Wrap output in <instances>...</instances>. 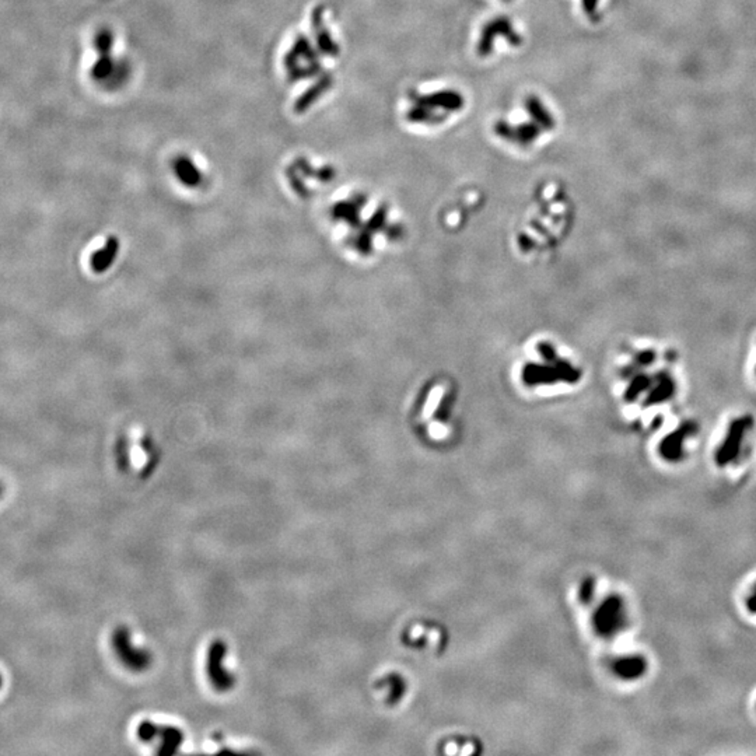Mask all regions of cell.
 <instances>
[{
  "label": "cell",
  "instance_id": "4",
  "mask_svg": "<svg viewBox=\"0 0 756 756\" xmlns=\"http://www.w3.org/2000/svg\"><path fill=\"white\" fill-rule=\"evenodd\" d=\"M699 425L695 421H685L672 433L665 436L660 446L658 453L667 462H679L685 458V440L696 436Z\"/></svg>",
  "mask_w": 756,
  "mask_h": 756
},
{
  "label": "cell",
  "instance_id": "7",
  "mask_svg": "<svg viewBox=\"0 0 756 756\" xmlns=\"http://www.w3.org/2000/svg\"><path fill=\"white\" fill-rule=\"evenodd\" d=\"M600 622H601V630L608 635L615 633L622 628L625 622V614H623V604L621 598L611 597L605 603V605L601 610Z\"/></svg>",
  "mask_w": 756,
  "mask_h": 756
},
{
  "label": "cell",
  "instance_id": "12",
  "mask_svg": "<svg viewBox=\"0 0 756 756\" xmlns=\"http://www.w3.org/2000/svg\"><path fill=\"white\" fill-rule=\"evenodd\" d=\"M597 8V0H584V9L589 13H593Z\"/></svg>",
  "mask_w": 756,
  "mask_h": 756
},
{
  "label": "cell",
  "instance_id": "11",
  "mask_svg": "<svg viewBox=\"0 0 756 756\" xmlns=\"http://www.w3.org/2000/svg\"><path fill=\"white\" fill-rule=\"evenodd\" d=\"M746 608L750 614H756V594L752 591V594L746 598Z\"/></svg>",
  "mask_w": 756,
  "mask_h": 756
},
{
  "label": "cell",
  "instance_id": "10",
  "mask_svg": "<svg viewBox=\"0 0 756 756\" xmlns=\"http://www.w3.org/2000/svg\"><path fill=\"white\" fill-rule=\"evenodd\" d=\"M116 251H119V243L112 239L107 243L105 247H103L97 255H94L93 258V268L96 271H104L107 268H109L114 262V259L116 258Z\"/></svg>",
  "mask_w": 756,
  "mask_h": 756
},
{
  "label": "cell",
  "instance_id": "6",
  "mask_svg": "<svg viewBox=\"0 0 756 756\" xmlns=\"http://www.w3.org/2000/svg\"><path fill=\"white\" fill-rule=\"evenodd\" d=\"M132 644L133 643L130 642V635H128V632H119L116 635L115 646L116 649H119V654L125 660V663L130 668H135L137 671L143 670L149 664L150 657L143 650H139Z\"/></svg>",
  "mask_w": 756,
  "mask_h": 756
},
{
  "label": "cell",
  "instance_id": "3",
  "mask_svg": "<svg viewBox=\"0 0 756 756\" xmlns=\"http://www.w3.org/2000/svg\"><path fill=\"white\" fill-rule=\"evenodd\" d=\"M752 428L753 418L750 415H742L731 421L721 444L716 450L714 460L718 467H728L739 458L746 434Z\"/></svg>",
  "mask_w": 756,
  "mask_h": 756
},
{
  "label": "cell",
  "instance_id": "1",
  "mask_svg": "<svg viewBox=\"0 0 756 756\" xmlns=\"http://www.w3.org/2000/svg\"><path fill=\"white\" fill-rule=\"evenodd\" d=\"M367 198L339 202L332 213L333 237L340 250L354 259L371 261L398 247L405 236V225L393 215L388 205L378 204L367 211Z\"/></svg>",
  "mask_w": 756,
  "mask_h": 756
},
{
  "label": "cell",
  "instance_id": "13",
  "mask_svg": "<svg viewBox=\"0 0 756 756\" xmlns=\"http://www.w3.org/2000/svg\"><path fill=\"white\" fill-rule=\"evenodd\" d=\"M752 591H753V593L756 594V583H755V586H753V590H752Z\"/></svg>",
  "mask_w": 756,
  "mask_h": 756
},
{
  "label": "cell",
  "instance_id": "9",
  "mask_svg": "<svg viewBox=\"0 0 756 756\" xmlns=\"http://www.w3.org/2000/svg\"><path fill=\"white\" fill-rule=\"evenodd\" d=\"M615 670L625 679H637L647 671V661L642 656L621 658L615 664Z\"/></svg>",
  "mask_w": 756,
  "mask_h": 756
},
{
  "label": "cell",
  "instance_id": "5",
  "mask_svg": "<svg viewBox=\"0 0 756 756\" xmlns=\"http://www.w3.org/2000/svg\"><path fill=\"white\" fill-rule=\"evenodd\" d=\"M676 393V383L668 371H658L653 377V384L644 395L643 405L653 407L670 401Z\"/></svg>",
  "mask_w": 756,
  "mask_h": 756
},
{
  "label": "cell",
  "instance_id": "8",
  "mask_svg": "<svg viewBox=\"0 0 756 756\" xmlns=\"http://www.w3.org/2000/svg\"><path fill=\"white\" fill-rule=\"evenodd\" d=\"M225 656V646L222 643H215L212 651H211V663H209V671L211 678L215 682L218 688H229L232 685V676L229 678L227 671L223 668L222 661Z\"/></svg>",
  "mask_w": 756,
  "mask_h": 756
},
{
  "label": "cell",
  "instance_id": "2",
  "mask_svg": "<svg viewBox=\"0 0 756 756\" xmlns=\"http://www.w3.org/2000/svg\"><path fill=\"white\" fill-rule=\"evenodd\" d=\"M514 374L524 393L547 397L575 390L583 378V368L576 354L560 343L538 339L520 354Z\"/></svg>",
  "mask_w": 756,
  "mask_h": 756
},
{
  "label": "cell",
  "instance_id": "14",
  "mask_svg": "<svg viewBox=\"0 0 756 756\" xmlns=\"http://www.w3.org/2000/svg\"><path fill=\"white\" fill-rule=\"evenodd\" d=\"M755 374H756V368H755Z\"/></svg>",
  "mask_w": 756,
  "mask_h": 756
}]
</instances>
